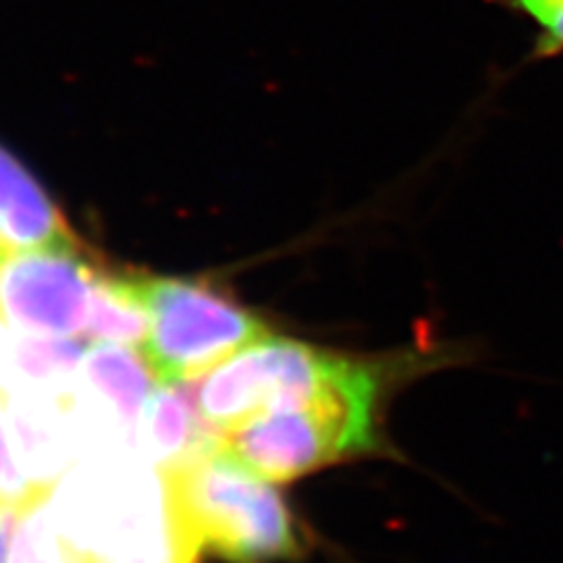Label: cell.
<instances>
[{
	"instance_id": "cell-1",
	"label": "cell",
	"mask_w": 563,
	"mask_h": 563,
	"mask_svg": "<svg viewBox=\"0 0 563 563\" xmlns=\"http://www.w3.org/2000/svg\"><path fill=\"white\" fill-rule=\"evenodd\" d=\"M430 352L350 355L324 390L306 401L273 409L223 437L240 461L273 484L383 451L385 404L397 387L430 372Z\"/></svg>"
},
{
	"instance_id": "cell-2",
	"label": "cell",
	"mask_w": 563,
	"mask_h": 563,
	"mask_svg": "<svg viewBox=\"0 0 563 563\" xmlns=\"http://www.w3.org/2000/svg\"><path fill=\"white\" fill-rule=\"evenodd\" d=\"M55 523L68 563H198L205 550L167 472L136 461L80 472Z\"/></svg>"
},
{
	"instance_id": "cell-3",
	"label": "cell",
	"mask_w": 563,
	"mask_h": 563,
	"mask_svg": "<svg viewBox=\"0 0 563 563\" xmlns=\"http://www.w3.org/2000/svg\"><path fill=\"white\" fill-rule=\"evenodd\" d=\"M161 467L211 554L228 563H296L303 556L301 528L277 484L246 467L221 437Z\"/></svg>"
},
{
	"instance_id": "cell-4",
	"label": "cell",
	"mask_w": 563,
	"mask_h": 563,
	"mask_svg": "<svg viewBox=\"0 0 563 563\" xmlns=\"http://www.w3.org/2000/svg\"><path fill=\"white\" fill-rule=\"evenodd\" d=\"M148 333L141 355L161 385L205 376L268 327L221 287L200 279L144 277Z\"/></svg>"
},
{
	"instance_id": "cell-5",
	"label": "cell",
	"mask_w": 563,
	"mask_h": 563,
	"mask_svg": "<svg viewBox=\"0 0 563 563\" xmlns=\"http://www.w3.org/2000/svg\"><path fill=\"white\" fill-rule=\"evenodd\" d=\"M345 362L341 352L268 333L205 374L198 413L205 428L223 439L263 413L314 397Z\"/></svg>"
},
{
	"instance_id": "cell-6",
	"label": "cell",
	"mask_w": 563,
	"mask_h": 563,
	"mask_svg": "<svg viewBox=\"0 0 563 563\" xmlns=\"http://www.w3.org/2000/svg\"><path fill=\"white\" fill-rule=\"evenodd\" d=\"M97 263L78 246L0 254V308L16 331L47 339L85 336Z\"/></svg>"
},
{
	"instance_id": "cell-7",
	"label": "cell",
	"mask_w": 563,
	"mask_h": 563,
	"mask_svg": "<svg viewBox=\"0 0 563 563\" xmlns=\"http://www.w3.org/2000/svg\"><path fill=\"white\" fill-rule=\"evenodd\" d=\"M76 246L66 219L41 184L0 148V254Z\"/></svg>"
},
{
	"instance_id": "cell-8",
	"label": "cell",
	"mask_w": 563,
	"mask_h": 563,
	"mask_svg": "<svg viewBox=\"0 0 563 563\" xmlns=\"http://www.w3.org/2000/svg\"><path fill=\"white\" fill-rule=\"evenodd\" d=\"M82 374L122 426L134 430L153 397V380H157L144 355H134L128 345L99 343L85 352Z\"/></svg>"
},
{
	"instance_id": "cell-9",
	"label": "cell",
	"mask_w": 563,
	"mask_h": 563,
	"mask_svg": "<svg viewBox=\"0 0 563 563\" xmlns=\"http://www.w3.org/2000/svg\"><path fill=\"white\" fill-rule=\"evenodd\" d=\"M148 310L144 277L97 266L85 336L97 343L144 345Z\"/></svg>"
},
{
	"instance_id": "cell-10",
	"label": "cell",
	"mask_w": 563,
	"mask_h": 563,
	"mask_svg": "<svg viewBox=\"0 0 563 563\" xmlns=\"http://www.w3.org/2000/svg\"><path fill=\"white\" fill-rule=\"evenodd\" d=\"M181 385H163L161 393H153L144 411L148 449L157 465L179 461L181 455L202 444L211 434L198 413L196 397L181 390Z\"/></svg>"
},
{
	"instance_id": "cell-11",
	"label": "cell",
	"mask_w": 563,
	"mask_h": 563,
	"mask_svg": "<svg viewBox=\"0 0 563 563\" xmlns=\"http://www.w3.org/2000/svg\"><path fill=\"white\" fill-rule=\"evenodd\" d=\"M49 484H35L16 503L10 563H68L49 512Z\"/></svg>"
},
{
	"instance_id": "cell-12",
	"label": "cell",
	"mask_w": 563,
	"mask_h": 563,
	"mask_svg": "<svg viewBox=\"0 0 563 563\" xmlns=\"http://www.w3.org/2000/svg\"><path fill=\"white\" fill-rule=\"evenodd\" d=\"M85 352L76 339H47L24 333L22 339H10L5 368L38 387H57L76 376L82 366Z\"/></svg>"
},
{
	"instance_id": "cell-13",
	"label": "cell",
	"mask_w": 563,
	"mask_h": 563,
	"mask_svg": "<svg viewBox=\"0 0 563 563\" xmlns=\"http://www.w3.org/2000/svg\"><path fill=\"white\" fill-rule=\"evenodd\" d=\"M515 3L542 26V52L552 55L563 49V0H515Z\"/></svg>"
},
{
	"instance_id": "cell-14",
	"label": "cell",
	"mask_w": 563,
	"mask_h": 563,
	"mask_svg": "<svg viewBox=\"0 0 563 563\" xmlns=\"http://www.w3.org/2000/svg\"><path fill=\"white\" fill-rule=\"evenodd\" d=\"M16 503L20 500L0 498V563H10V540L16 517Z\"/></svg>"
},
{
	"instance_id": "cell-15",
	"label": "cell",
	"mask_w": 563,
	"mask_h": 563,
	"mask_svg": "<svg viewBox=\"0 0 563 563\" xmlns=\"http://www.w3.org/2000/svg\"><path fill=\"white\" fill-rule=\"evenodd\" d=\"M5 314H3V308H0V366H5V357H8V333H5Z\"/></svg>"
}]
</instances>
